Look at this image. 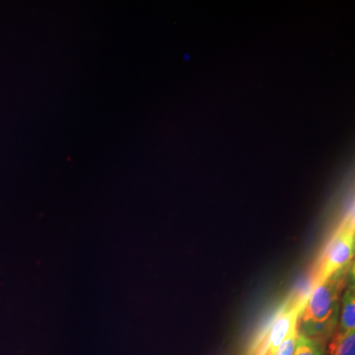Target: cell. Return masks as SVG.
Wrapping results in <instances>:
<instances>
[{"label": "cell", "mask_w": 355, "mask_h": 355, "mask_svg": "<svg viewBox=\"0 0 355 355\" xmlns=\"http://www.w3.org/2000/svg\"><path fill=\"white\" fill-rule=\"evenodd\" d=\"M352 266L354 265L311 286L309 297L299 319L301 320V324H298L299 333L326 347V343L336 333L340 311L338 301Z\"/></svg>", "instance_id": "1"}, {"label": "cell", "mask_w": 355, "mask_h": 355, "mask_svg": "<svg viewBox=\"0 0 355 355\" xmlns=\"http://www.w3.org/2000/svg\"><path fill=\"white\" fill-rule=\"evenodd\" d=\"M310 289L291 293L273 314L272 319L254 336L244 355H272L294 326L309 297Z\"/></svg>", "instance_id": "2"}, {"label": "cell", "mask_w": 355, "mask_h": 355, "mask_svg": "<svg viewBox=\"0 0 355 355\" xmlns=\"http://www.w3.org/2000/svg\"><path fill=\"white\" fill-rule=\"evenodd\" d=\"M355 232L354 211L349 212L331 238L318 263L312 286L334 273L349 268L354 257Z\"/></svg>", "instance_id": "3"}, {"label": "cell", "mask_w": 355, "mask_h": 355, "mask_svg": "<svg viewBox=\"0 0 355 355\" xmlns=\"http://www.w3.org/2000/svg\"><path fill=\"white\" fill-rule=\"evenodd\" d=\"M343 295L342 313H340L338 331L349 333L355 331V286L354 266L350 268Z\"/></svg>", "instance_id": "4"}, {"label": "cell", "mask_w": 355, "mask_h": 355, "mask_svg": "<svg viewBox=\"0 0 355 355\" xmlns=\"http://www.w3.org/2000/svg\"><path fill=\"white\" fill-rule=\"evenodd\" d=\"M330 355H355V331L342 333L336 331L329 345Z\"/></svg>", "instance_id": "5"}, {"label": "cell", "mask_w": 355, "mask_h": 355, "mask_svg": "<svg viewBox=\"0 0 355 355\" xmlns=\"http://www.w3.org/2000/svg\"><path fill=\"white\" fill-rule=\"evenodd\" d=\"M294 355H326V350H324L323 345L306 338L298 331L297 342H296Z\"/></svg>", "instance_id": "6"}, {"label": "cell", "mask_w": 355, "mask_h": 355, "mask_svg": "<svg viewBox=\"0 0 355 355\" xmlns=\"http://www.w3.org/2000/svg\"><path fill=\"white\" fill-rule=\"evenodd\" d=\"M298 324L294 326L272 355H294L298 338Z\"/></svg>", "instance_id": "7"}]
</instances>
